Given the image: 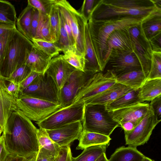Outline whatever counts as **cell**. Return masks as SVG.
<instances>
[{
  "mask_svg": "<svg viewBox=\"0 0 161 161\" xmlns=\"http://www.w3.org/2000/svg\"><path fill=\"white\" fill-rule=\"evenodd\" d=\"M16 19L14 6L8 1L0 0V22L16 25Z\"/></svg>",
  "mask_w": 161,
  "mask_h": 161,
  "instance_id": "836d02e7",
  "label": "cell"
},
{
  "mask_svg": "<svg viewBox=\"0 0 161 161\" xmlns=\"http://www.w3.org/2000/svg\"><path fill=\"white\" fill-rule=\"evenodd\" d=\"M1 137H2L1 136H0V140H1Z\"/></svg>",
  "mask_w": 161,
  "mask_h": 161,
  "instance_id": "6125c7cd",
  "label": "cell"
},
{
  "mask_svg": "<svg viewBox=\"0 0 161 161\" xmlns=\"http://www.w3.org/2000/svg\"><path fill=\"white\" fill-rule=\"evenodd\" d=\"M62 16L63 19L64 26L67 34L71 46L75 48V42L71 30L69 25L64 19L62 15Z\"/></svg>",
  "mask_w": 161,
  "mask_h": 161,
  "instance_id": "f907efd6",
  "label": "cell"
},
{
  "mask_svg": "<svg viewBox=\"0 0 161 161\" xmlns=\"http://www.w3.org/2000/svg\"><path fill=\"white\" fill-rule=\"evenodd\" d=\"M144 156L136 147L122 146L115 150L108 161H141Z\"/></svg>",
  "mask_w": 161,
  "mask_h": 161,
  "instance_id": "484cf974",
  "label": "cell"
},
{
  "mask_svg": "<svg viewBox=\"0 0 161 161\" xmlns=\"http://www.w3.org/2000/svg\"><path fill=\"white\" fill-rule=\"evenodd\" d=\"M37 153L25 157L23 161H35Z\"/></svg>",
  "mask_w": 161,
  "mask_h": 161,
  "instance_id": "9f6ffc18",
  "label": "cell"
},
{
  "mask_svg": "<svg viewBox=\"0 0 161 161\" xmlns=\"http://www.w3.org/2000/svg\"><path fill=\"white\" fill-rule=\"evenodd\" d=\"M161 95V79H147L139 89L138 96L141 103L151 101Z\"/></svg>",
  "mask_w": 161,
  "mask_h": 161,
  "instance_id": "cb8c5ba5",
  "label": "cell"
},
{
  "mask_svg": "<svg viewBox=\"0 0 161 161\" xmlns=\"http://www.w3.org/2000/svg\"><path fill=\"white\" fill-rule=\"evenodd\" d=\"M149 42L153 51L161 52V33L153 37Z\"/></svg>",
  "mask_w": 161,
  "mask_h": 161,
  "instance_id": "c3c4849f",
  "label": "cell"
},
{
  "mask_svg": "<svg viewBox=\"0 0 161 161\" xmlns=\"http://www.w3.org/2000/svg\"><path fill=\"white\" fill-rule=\"evenodd\" d=\"M31 71L27 65L24 64L17 69L9 77L3 78L6 81L12 82L20 85L28 76Z\"/></svg>",
  "mask_w": 161,
  "mask_h": 161,
  "instance_id": "74e56055",
  "label": "cell"
},
{
  "mask_svg": "<svg viewBox=\"0 0 161 161\" xmlns=\"http://www.w3.org/2000/svg\"><path fill=\"white\" fill-rule=\"evenodd\" d=\"M16 29L8 31L0 36V65L5 55L10 39Z\"/></svg>",
  "mask_w": 161,
  "mask_h": 161,
  "instance_id": "ab89813d",
  "label": "cell"
},
{
  "mask_svg": "<svg viewBox=\"0 0 161 161\" xmlns=\"http://www.w3.org/2000/svg\"><path fill=\"white\" fill-rule=\"evenodd\" d=\"M128 29L115 31L109 36L107 41V51L103 60L105 68L108 62L109 57L112 51L133 52L132 40Z\"/></svg>",
  "mask_w": 161,
  "mask_h": 161,
  "instance_id": "2e32d148",
  "label": "cell"
},
{
  "mask_svg": "<svg viewBox=\"0 0 161 161\" xmlns=\"http://www.w3.org/2000/svg\"><path fill=\"white\" fill-rule=\"evenodd\" d=\"M31 41L35 46L52 58L59 55L61 52L56 43L36 38L32 39Z\"/></svg>",
  "mask_w": 161,
  "mask_h": 161,
  "instance_id": "e575fe53",
  "label": "cell"
},
{
  "mask_svg": "<svg viewBox=\"0 0 161 161\" xmlns=\"http://www.w3.org/2000/svg\"><path fill=\"white\" fill-rule=\"evenodd\" d=\"M95 161H108V159L105 153L100 156Z\"/></svg>",
  "mask_w": 161,
  "mask_h": 161,
  "instance_id": "6f0895ef",
  "label": "cell"
},
{
  "mask_svg": "<svg viewBox=\"0 0 161 161\" xmlns=\"http://www.w3.org/2000/svg\"><path fill=\"white\" fill-rule=\"evenodd\" d=\"M37 129L20 110L13 112L2 136L9 154L27 157L38 153Z\"/></svg>",
  "mask_w": 161,
  "mask_h": 161,
  "instance_id": "6da1fadb",
  "label": "cell"
},
{
  "mask_svg": "<svg viewBox=\"0 0 161 161\" xmlns=\"http://www.w3.org/2000/svg\"><path fill=\"white\" fill-rule=\"evenodd\" d=\"M142 25L144 35L149 41L161 33V15L156 16L147 20Z\"/></svg>",
  "mask_w": 161,
  "mask_h": 161,
  "instance_id": "d6a6232c",
  "label": "cell"
},
{
  "mask_svg": "<svg viewBox=\"0 0 161 161\" xmlns=\"http://www.w3.org/2000/svg\"><path fill=\"white\" fill-rule=\"evenodd\" d=\"M40 17V13L34 8L31 25V34L32 39L36 37L39 23Z\"/></svg>",
  "mask_w": 161,
  "mask_h": 161,
  "instance_id": "7bdbcfd3",
  "label": "cell"
},
{
  "mask_svg": "<svg viewBox=\"0 0 161 161\" xmlns=\"http://www.w3.org/2000/svg\"><path fill=\"white\" fill-rule=\"evenodd\" d=\"M57 157L42 147H39L35 161H54Z\"/></svg>",
  "mask_w": 161,
  "mask_h": 161,
  "instance_id": "bcb514c9",
  "label": "cell"
},
{
  "mask_svg": "<svg viewBox=\"0 0 161 161\" xmlns=\"http://www.w3.org/2000/svg\"><path fill=\"white\" fill-rule=\"evenodd\" d=\"M52 0L71 30L76 50L85 57V29L88 21L68 1L65 0Z\"/></svg>",
  "mask_w": 161,
  "mask_h": 161,
  "instance_id": "8992f818",
  "label": "cell"
},
{
  "mask_svg": "<svg viewBox=\"0 0 161 161\" xmlns=\"http://www.w3.org/2000/svg\"><path fill=\"white\" fill-rule=\"evenodd\" d=\"M160 14L161 8L153 2L152 4L143 6L119 7L109 4L105 0H98L95 6L90 19H99L119 16L145 17Z\"/></svg>",
  "mask_w": 161,
  "mask_h": 161,
  "instance_id": "5b68a950",
  "label": "cell"
},
{
  "mask_svg": "<svg viewBox=\"0 0 161 161\" xmlns=\"http://www.w3.org/2000/svg\"><path fill=\"white\" fill-rule=\"evenodd\" d=\"M138 92L139 89H131L125 95L106 105L107 109L110 111L141 103Z\"/></svg>",
  "mask_w": 161,
  "mask_h": 161,
  "instance_id": "4316f807",
  "label": "cell"
},
{
  "mask_svg": "<svg viewBox=\"0 0 161 161\" xmlns=\"http://www.w3.org/2000/svg\"><path fill=\"white\" fill-rule=\"evenodd\" d=\"M93 75L76 69L73 72L68 81L59 91V103L62 108L73 103L78 92Z\"/></svg>",
  "mask_w": 161,
  "mask_h": 161,
  "instance_id": "7c38bea8",
  "label": "cell"
},
{
  "mask_svg": "<svg viewBox=\"0 0 161 161\" xmlns=\"http://www.w3.org/2000/svg\"><path fill=\"white\" fill-rule=\"evenodd\" d=\"M34 45L31 41L15 29L0 65V75L4 78H8L17 69L25 64Z\"/></svg>",
  "mask_w": 161,
  "mask_h": 161,
  "instance_id": "3957f363",
  "label": "cell"
},
{
  "mask_svg": "<svg viewBox=\"0 0 161 161\" xmlns=\"http://www.w3.org/2000/svg\"><path fill=\"white\" fill-rule=\"evenodd\" d=\"M161 79V52L152 51L150 70L147 79Z\"/></svg>",
  "mask_w": 161,
  "mask_h": 161,
  "instance_id": "8d00e7d4",
  "label": "cell"
},
{
  "mask_svg": "<svg viewBox=\"0 0 161 161\" xmlns=\"http://www.w3.org/2000/svg\"><path fill=\"white\" fill-rule=\"evenodd\" d=\"M2 132H3V130L2 127L0 125V135H1V134Z\"/></svg>",
  "mask_w": 161,
  "mask_h": 161,
  "instance_id": "91938a15",
  "label": "cell"
},
{
  "mask_svg": "<svg viewBox=\"0 0 161 161\" xmlns=\"http://www.w3.org/2000/svg\"><path fill=\"white\" fill-rule=\"evenodd\" d=\"M17 109L31 121H41L62 108L61 105L40 99L27 96L16 100Z\"/></svg>",
  "mask_w": 161,
  "mask_h": 161,
  "instance_id": "52a82bcc",
  "label": "cell"
},
{
  "mask_svg": "<svg viewBox=\"0 0 161 161\" xmlns=\"http://www.w3.org/2000/svg\"><path fill=\"white\" fill-rule=\"evenodd\" d=\"M75 69L59 54L51 59L45 73L52 78L59 90Z\"/></svg>",
  "mask_w": 161,
  "mask_h": 161,
  "instance_id": "9a60e30c",
  "label": "cell"
},
{
  "mask_svg": "<svg viewBox=\"0 0 161 161\" xmlns=\"http://www.w3.org/2000/svg\"><path fill=\"white\" fill-rule=\"evenodd\" d=\"M52 58L34 45L29 53L25 64L32 71L45 73Z\"/></svg>",
  "mask_w": 161,
  "mask_h": 161,
  "instance_id": "7402d4cb",
  "label": "cell"
},
{
  "mask_svg": "<svg viewBox=\"0 0 161 161\" xmlns=\"http://www.w3.org/2000/svg\"><path fill=\"white\" fill-rule=\"evenodd\" d=\"M54 161H56V158H55V159L54 160Z\"/></svg>",
  "mask_w": 161,
  "mask_h": 161,
  "instance_id": "94428289",
  "label": "cell"
},
{
  "mask_svg": "<svg viewBox=\"0 0 161 161\" xmlns=\"http://www.w3.org/2000/svg\"><path fill=\"white\" fill-rule=\"evenodd\" d=\"M16 100L8 92L6 81L0 75V125L3 132L11 114L17 109Z\"/></svg>",
  "mask_w": 161,
  "mask_h": 161,
  "instance_id": "d6986e66",
  "label": "cell"
},
{
  "mask_svg": "<svg viewBox=\"0 0 161 161\" xmlns=\"http://www.w3.org/2000/svg\"><path fill=\"white\" fill-rule=\"evenodd\" d=\"M28 5L37 10L40 14L47 15L50 3L49 0H28Z\"/></svg>",
  "mask_w": 161,
  "mask_h": 161,
  "instance_id": "60d3db41",
  "label": "cell"
},
{
  "mask_svg": "<svg viewBox=\"0 0 161 161\" xmlns=\"http://www.w3.org/2000/svg\"><path fill=\"white\" fill-rule=\"evenodd\" d=\"M37 136L39 147L42 148L53 156L57 157L60 147L51 139L46 130L39 127L37 129Z\"/></svg>",
  "mask_w": 161,
  "mask_h": 161,
  "instance_id": "f1b7e54d",
  "label": "cell"
},
{
  "mask_svg": "<svg viewBox=\"0 0 161 161\" xmlns=\"http://www.w3.org/2000/svg\"><path fill=\"white\" fill-rule=\"evenodd\" d=\"M150 107L154 114L161 120V95L158 96L151 101Z\"/></svg>",
  "mask_w": 161,
  "mask_h": 161,
  "instance_id": "f6af8a7d",
  "label": "cell"
},
{
  "mask_svg": "<svg viewBox=\"0 0 161 161\" xmlns=\"http://www.w3.org/2000/svg\"><path fill=\"white\" fill-rule=\"evenodd\" d=\"M108 62L116 74L142 69L140 62L133 52L113 51L110 54Z\"/></svg>",
  "mask_w": 161,
  "mask_h": 161,
  "instance_id": "e0dca14e",
  "label": "cell"
},
{
  "mask_svg": "<svg viewBox=\"0 0 161 161\" xmlns=\"http://www.w3.org/2000/svg\"><path fill=\"white\" fill-rule=\"evenodd\" d=\"M139 123L134 121H129L121 123L120 127L124 130V132H128L133 130Z\"/></svg>",
  "mask_w": 161,
  "mask_h": 161,
  "instance_id": "816d5d0a",
  "label": "cell"
},
{
  "mask_svg": "<svg viewBox=\"0 0 161 161\" xmlns=\"http://www.w3.org/2000/svg\"><path fill=\"white\" fill-rule=\"evenodd\" d=\"M150 108L149 104L139 103L109 112L112 119L120 125L121 123L130 121L139 123L146 115Z\"/></svg>",
  "mask_w": 161,
  "mask_h": 161,
  "instance_id": "ac0fdd59",
  "label": "cell"
},
{
  "mask_svg": "<svg viewBox=\"0 0 161 161\" xmlns=\"http://www.w3.org/2000/svg\"><path fill=\"white\" fill-rule=\"evenodd\" d=\"M141 161H154L151 158L146 157L144 156L143 157L142 160Z\"/></svg>",
  "mask_w": 161,
  "mask_h": 161,
  "instance_id": "680465c9",
  "label": "cell"
},
{
  "mask_svg": "<svg viewBox=\"0 0 161 161\" xmlns=\"http://www.w3.org/2000/svg\"><path fill=\"white\" fill-rule=\"evenodd\" d=\"M156 16H119L99 19H89L87 22L89 30L101 71L105 69L103 60L107 51V41L110 34L115 31L141 24Z\"/></svg>",
  "mask_w": 161,
  "mask_h": 161,
  "instance_id": "7a4b0ae2",
  "label": "cell"
},
{
  "mask_svg": "<svg viewBox=\"0 0 161 161\" xmlns=\"http://www.w3.org/2000/svg\"><path fill=\"white\" fill-rule=\"evenodd\" d=\"M39 74L31 71L28 76L20 84V90L28 86Z\"/></svg>",
  "mask_w": 161,
  "mask_h": 161,
  "instance_id": "681fc988",
  "label": "cell"
},
{
  "mask_svg": "<svg viewBox=\"0 0 161 161\" xmlns=\"http://www.w3.org/2000/svg\"><path fill=\"white\" fill-rule=\"evenodd\" d=\"M16 28V25L0 22V36L6 32Z\"/></svg>",
  "mask_w": 161,
  "mask_h": 161,
  "instance_id": "db71d44e",
  "label": "cell"
},
{
  "mask_svg": "<svg viewBox=\"0 0 161 161\" xmlns=\"http://www.w3.org/2000/svg\"><path fill=\"white\" fill-rule=\"evenodd\" d=\"M83 131L109 136L119 124L111 117L106 105L85 104L82 121Z\"/></svg>",
  "mask_w": 161,
  "mask_h": 161,
  "instance_id": "277c9868",
  "label": "cell"
},
{
  "mask_svg": "<svg viewBox=\"0 0 161 161\" xmlns=\"http://www.w3.org/2000/svg\"><path fill=\"white\" fill-rule=\"evenodd\" d=\"M85 104L84 103H73L54 113L36 124L39 127L46 130L59 128L77 121H82Z\"/></svg>",
  "mask_w": 161,
  "mask_h": 161,
  "instance_id": "9c48e42d",
  "label": "cell"
},
{
  "mask_svg": "<svg viewBox=\"0 0 161 161\" xmlns=\"http://www.w3.org/2000/svg\"><path fill=\"white\" fill-rule=\"evenodd\" d=\"M87 22L85 25L84 33L85 64L84 72L94 74L101 71L90 36Z\"/></svg>",
  "mask_w": 161,
  "mask_h": 161,
  "instance_id": "44dd1931",
  "label": "cell"
},
{
  "mask_svg": "<svg viewBox=\"0 0 161 161\" xmlns=\"http://www.w3.org/2000/svg\"><path fill=\"white\" fill-rule=\"evenodd\" d=\"M132 89L116 83L101 93L86 101V104L106 105L125 95Z\"/></svg>",
  "mask_w": 161,
  "mask_h": 161,
  "instance_id": "ffe728a7",
  "label": "cell"
},
{
  "mask_svg": "<svg viewBox=\"0 0 161 161\" xmlns=\"http://www.w3.org/2000/svg\"><path fill=\"white\" fill-rule=\"evenodd\" d=\"M111 140L109 136L83 130L76 149L84 150L92 146L109 144Z\"/></svg>",
  "mask_w": 161,
  "mask_h": 161,
  "instance_id": "d4e9b609",
  "label": "cell"
},
{
  "mask_svg": "<svg viewBox=\"0 0 161 161\" xmlns=\"http://www.w3.org/2000/svg\"><path fill=\"white\" fill-rule=\"evenodd\" d=\"M59 91L52 78L45 73L39 74L28 86L20 90L19 97H32L59 104Z\"/></svg>",
  "mask_w": 161,
  "mask_h": 161,
  "instance_id": "30bf717a",
  "label": "cell"
},
{
  "mask_svg": "<svg viewBox=\"0 0 161 161\" xmlns=\"http://www.w3.org/2000/svg\"><path fill=\"white\" fill-rule=\"evenodd\" d=\"M51 139L60 147L70 145L79 140L83 130L82 121H79L58 128L46 130Z\"/></svg>",
  "mask_w": 161,
  "mask_h": 161,
  "instance_id": "5bb4252c",
  "label": "cell"
},
{
  "mask_svg": "<svg viewBox=\"0 0 161 161\" xmlns=\"http://www.w3.org/2000/svg\"><path fill=\"white\" fill-rule=\"evenodd\" d=\"M98 0H85L83 2L80 12L88 21Z\"/></svg>",
  "mask_w": 161,
  "mask_h": 161,
  "instance_id": "b9f144b4",
  "label": "cell"
},
{
  "mask_svg": "<svg viewBox=\"0 0 161 161\" xmlns=\"http://www.w3.org/2000/svg\"><path fill=\"white\" fill-rule=\"evenodd\" d=\"M63 53L62 57L64 60L76 69L84 72L85 57L75 48L71 47Z\"/></svg>",
  "mask_w": 161,
  "mask_h": 161,
  "instance_id": "1f68e13d",
  "label": "cell"
},
{
  "mask_svg": "<svg viewBox=\"0 0 161 161\" xmlns=\"http://www.w3.org/2000/svg\"><path fill=\"white\" fill-rule=\"evenodd\" d=\"M161 120L150 108L145 116L133 130L124 132L126 145L136 147L147 143L153 130Z\"/></svg>",
  "mask_w": 161,
  "mask_h": 161,
  "instance_id": "8fae6325",
  "label": "cell"
},
{
  "mask_svg": "<svg viewBox=\"0 0 161 161\" xmlns=\"http://www.w3.org/2000/svg\"><path fill=\"white\" fill-rule=\"evenodd\" d=\"M35 38L53 42L47 15L40 14L39 24Z\"/></svg>",
  "mask_w": 161,
  "mask_h": 161,
  "instance_id": "d590c367",
  "label": "cell"
},
{
  "mask_svg": "<svg viewBox=\"0 0 161 161\" xmlns=\"http://www.w3.org/2000/svg\"><path fill=\"white\" fill-rule=\"evenodd\" d=\"M1 136L0 140V161H5L8 153L5 147L3 138Z\"/></svg>",
  "mask_w": 161,
  "mask_h": 161,
  "instance_id": "f5cc1de1",
  "label": "cell"
},
{
  "mask_svg": "<svg viewBox=\"0 0 161 161\" xmlns=\"http://www.w3.org/2000/svg\"><path fill=\"white\" fill-rule=\"evenodd\" d=\"M6 87L9 93L15 99L19 97L20 91V85L6 80Z\"/></svg>",
  "mask_w": 161,
  "mask_h": 161,
  "instance_id": "7dc6e473",
  "label": "cell"
},
{
  "mask_svg": "<svg viewBox=\"0 0 161 161\" xmlns=\"http://www.w3.org/2000/svg\"><path fill=\"white\" fill-rule=\"evenodd\" d=\"M33 9L27 4L17 19L16 24L17 30L31 41V25Z\"/></svg>",
  "mask_w": 161,
  "mask_h": 161,
  "instance_id": "83f0119b",
  "label": "cell"
},
{
  "mask_svg": "<svg viewBox=\"0 0 161 161\" xmlns=\"http://www.w3.org/2000/svg\"><path fill=\"white\" fill-rule=\"evenodd\" d=\"M72 154L70 145L60 147L56 161H71Z\"/></svg>",
  "mask_w": 161,
  "mask_h": 161,
  "instance_id": "ee69618b",
  "label": "cell"
},
{
  "mask_svg": "<svg viewBox=\"0 0 161 161\" xmlns=\"http://www.w3.org/2000/svg\"><path fill=\"white\" fill-rule=\"evenodd\" d=\"M109 144L90 147L84 149L76 157H72L71 161H95L100 156L105 153Z\"/></svg>",
  "mask_w": 161,
  "mask_h": 161,
  "instance_id": "f546056e",
  "label": "cell"
},
{
  "mask_svg": "<svg viewBox=\"0 0 161 161\" xmlns=\"http://www.w3.org/2000/svg\"><path fill=\"white\" fill-rule=\"evenodd\" d=\"M57 44L63 52L71 47L67 34L64 26L61 14L59 11V37L58 42Z\"/></svg>",
  "mask_w": 161,
  "mask_h": 161,
  "instance_id": "f35d334b",
  "label": "cell"
},
{
  "mask_svg": "<svg viewBox=\"0 0 161 161\" xmlns=\"http://www.w3.org/2000/svg\"><path fill=\"white\" fill-rule=\"evenodd\" d=\"M21 156L8 154L5 161H23L24 158Z\"/></svg>",
  "mask_w": 161,
  "mask_h": 161,
  "instance_id": "11a10c76",
  "label": "cell"
},
{
  "mask_svg": "<svg viewBox=\"0 0 161 161\" xmlns=\"http://www.w3.org/2000/svg\"><path fill=\"white\" fill-rule=\"evenodd\" d=\"M116 76L113 69L104 74L100 72L93 75L78 92L73 103H84L103 92L117 83Z\"/></svg>",
  "mask_w": 161,
  "mask_h": 161,
  "instance_id": "ba28073f",
  "label": "cell"
},
{
  "mask_svg": "<svg viewBox=\"0 0 161 161\" xmlns=\"http://www.w3.org/2000/svg\"><path fill=\"white\" fill-rule=\"evenodd\" d=\"M130 36L133 42V52L147 78L150 68L151 54L153 51L150 42L145 35L142 27L141 30L134 33Z\"/></svg>",
  "mask_w": 161,
  "mask_h": 161,
  "instance_id": "4fadbf2b",
  "label": "cell"
},
{
  "mask_svg": "<svg viewBox=\"0 0 161 161\" xmlns=\"http://www.w3.org/2000/svg\"><path fill=\"white\" fill-rule=\"evenodd\" d=\"M147 80L142 69L134 70L122 73L116 76V82L134 90L139 89Z\"/></svg>",
  "mask_w": 161,
  "mask_h": 161,
  "instance_id": "603a6c76",
  "label": "cell"
},
{
  "mask_svg": "<svg viewBox=\"0 0 161 161\" xmlns=\"http://www.w3.org/2000/svg\"><path fill=\"white\" fill-rule=\"evenodd\" d=\"M50 5L47 16L53 42L57 43L59 37V11L57 6L49 0Z\"/></svg>",
  "mask_w": 161,
  "mask_h": 161,
  "instance_id": "4dcf8cb0",
  "label": "cell"
}]
</instances>
